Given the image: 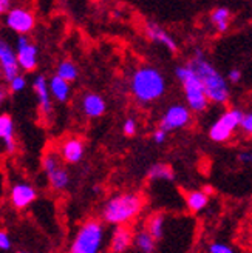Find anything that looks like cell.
<instances>
[{"mask_svg": "<svg viewBox=\"0 0 252 253\" xmlns=\"http://www.w3.org/2000/svg\"><path fill=\"white\" fill-rule=\"evenodd\" d=\"M146 207V198L136 192H121L110 196L101 210L102 224L119 227L132 225Z\"/></svg>", "mask_w": 252, "mask_h": 253, "instance_id": "obj_1", "label": "cell"}, {"mask_svg": "<svg viewBox=\"0 0 252 253\" xmlns=\"http://www.w3.org/2000/svg\"><path fill=\"white\" fill-rule=\"evenodd\" d=\"M192 67L195 74L198 76V79L204 88L206 97L209 100V104L215 105H224L229 102L231 97V86L226 81L224 76L213 67V63H210L204 53L201 49H195V53L192 59L187 62Z\"/></svg>", "mask_w": 252, "mask_h": 253, "instance_id": "obj_2", "label": "cell"}, {"mask_svg": "<svg viewBox=\"0 0 252 253\" xmlns=\"http://www.w3.org/2000/svg\"><path fill=\"white\" fill-rule=\"evenodd\" d=\"M167 82L156 67H138L130 76V93L140 104H153L166 94Z\"/></svg>", "mask_w": 252, "mask_h": 253, "instance_id": "obj_3", "label": "cell"}, {"mask_svg": "<svg viewBox=\"0 0 252 253\" xmlns=\"http://www.w3.org/2000/svg\"><path fill=\"white\" fill-rule=\"evenodd\" d=\"M105 246V224L98 218L85 219L74 233L68 253H102Z\"/></svg>", "mask_w": 252, "mask_h": 253, "instance_id": "obj_4", "label": "cell"}, {"mask_svg": "<svg viewBox=\"0 0 252 253\" xmlns=\"http://www.w3.org/2000/svg\"><path fill=\"white\" fill-rule=\"evenodd\" d=\"M175 76L181 84L184 99H186V107L192 113H204L210 104L206 97L204 88L201 85L198 76L195 74L192 67L189 63L180 65L175 70Z\"/></svg>", "mask_w": 252, "mask_h": 253, "instance_id": "obj_5", "label": "cell"}, {"mask_svg": "<svg viewBox=\"0 0 252 253\" xmlns=\"http://www.w3.org/2000/svg\"><path fill=\"white\" fill-rule=\"evenodd\" d=\"M243 111L240 108H229L223 111L220 118L209 126V139L217 144L229 142L240 125Z\"/></svg>", "mask_w": 252, "mask_h": 253, "instance_id": "obj_6", "label": "cell"}, {"mask_svg": "<svg viewBox=\"0 0 252 253\" xmlns=\"http://www.w3.org/2000/svg\"><path fill=\"white\" fill-rule=\"evenodd\" d=\"M42 167L47 174L48 184L56 192H62L70 185V173L64 162L57 156L56 150L47 151L44 159H42Z\"/></svg>", "mask_w": 252, "mask_h": 253, "instance_id": "obj_7", "label": "cell"}, {"mask_svg": "<svg viewBox=\"0 0 252 253\" xmlns=\"http://www.w3.org/2000/svg\"><path fill=\"white\" fill-rule=\"evenodd\" d=\"M6 27L19 34V37H28V34L36 27V14L25 6H11V9L3 16Z\"/></svg>", "mask_w": 252, "mask_h": 253, "instance_id": "obj_8", "label": "cell"}, {"mask_svg": "<svg viewBox=\"0 0 252 253\" xmlns=\"http://www.w3.org/2000/svg\"><path fill=\"white\" fill-rule=\"evenodd\" d=\"M192 121V111L186 107V104H172L162 115L158 128L164 130L167 134L170 131H176L186 128Z\"/></svg>", "mask_w": 252, "mask_h": 253, "instance_id": "obj_9", "label": "cell"}, {"mask_svg": "<svg viewBox=\"0 0 252 253\" xmlns=\"http://www.w3.org/2000/svg\"><path fill=\"white\" fill-rule=\"evenodd\" d=\"M14 51L20 71L31 73L37 68V63H39V49H37L36 43H33L28 37L23 36L19 37Z\"/></svg>", "mask_w": 252, "mask_h": 253, "instance_id": "obj_10", "label": "cell"}, {"mask_svg": "<svg viewBox=\"0 0 252 253\" xmlns=\"http://www.w3.org/2000/svg\"><path fill=\"white\" fill-rule=\"evenodd\" d=\"M57 156L65 164H79L85 156V141L79 136L65 137L56 150Z\"/></svg>", "mask_w": 252, "mask_h": 253, "instance_id": "obj_11", "label": "cell"}, {"mask_svg": "<svg viewBox=\"0 0 252 253\" xmlns=\"http://www.w3.org/2000/svg\"><path fill=\"white\" fill-rule=\"evenodd\" d=\"M8 196L12 207L17 210H23L30 207L37 199V190L30 182H16L14 185H11Z\"/></svg>", "mask_w": 252, "mask_h": 253, "instance_id": "obj_12", "label": "cell"}, {"mask_svg": "<svg viewBox=\"0 0 252 253\" xmlns=\"http://www.w3.org/2000/svg\"><path fill=\"white\" fill-rule=\"evenodd\" d=\"M144 33H146V37H147L149 41H152L156 45L164 46L167 51H170V53L178 51V43H176V41L166 31V28L161 27L159 23L152 22V20L146 22Z\"/></svg>", "mask_w": 252, "mask_h": 253, "instance_id": "obj_13", "label": "cell"}, {"mask_svg": "<svg viewBox=\"0 0 252 253\" xmlns=\"http://www.w3.org/2000/svg\"><path fill=\"white\" fill-rule=\"evenodd\" d=\"M20 73L17 59H16V51L6 41L0 39V74L3 76V79L9 82L14 76Z\"/></svg>", "mask_w": 252, "mask_h": 253, "instance_id": "obj_14", "label": "cell"}, {"mask_svg": "<svg viewBox=\"0 0 252 253\" xmlns=\"http://www.w3.org/2000/svg\"><path fill=\"white\" fill-rule=\"evenodd\" d=\"M133 227L132 225H119L113 227L110 235L108 250L110 253H125L133 246Z\"/></svg>", "mask_w": 252, "mask_h": 253, "instance_id": "obj_15", "label": "cell"}, {"mask_svg": "<svg viewBox=\"0 0 252 253\" xmlns=\"http://www.w3.org/2000/svg\"><path fill=\"white\" fill-rule=\"evenodd\" d=\"M0 144L3 153H14L16 151V125L8 113L0 115Z\"/></svg>", "mask_w": 252, "mask_h": 253, "instance_id": "obj_16", "label": "cell"}, {"mask_svg": "<svg viewBox=\"0 0 252 253\" xmlns=\"http://www.w3.org/2000/svg\"><path fill=\"white\" fill-rule=\"evenodd\" d=\"M33 91L37 97V104H39V110L42 111V115L48 116L53 113V99L50 96L48 90V79L44 74L36 76L33 81Z\"/></svg>", "mask_w": 252, "mask_h": 253, "instance_id": "obj_17", "label": "cell"}, {"mask_svg": "<svg viewBox=\"0 0 252 253\" xmlns=\"http://www.w3.org/2000/svg\"><path fill=\"white\" fill-rule=\"evenodd\" d=\"M81 108L87 118L98 119L101 116H104V113L107 110V102L98 93H85L81 100Z\"/></svg>", "mask_w": 252, "mask_h": 253, "instance_id": "obj_18", "label": "cell"}, {"mask_svg": "<svg viewBox=\"0 0 252 253\" xmlns=\"http://www.w3.org/2000/svg\"><path fill=\"white\" fill-rule=\"evenodd\" d=\"M48 90H50V96L51 99L57 100L60 104H65L71 97V84L62 81L57 76H51L48 79Z\"/></svg>", "mask_w": 252, "mask_h": 253, "instance_id": "obj_19", "label": "cell"}, {"mask_svg": "<svg viewBox=\"0 0 252 253\" xmlns=\"http://www.w3.org/2000/svg\"><path fill=\"white\" fill-rule=\"evenodd\" d=\"M164 222H166L164 213L156 211V213H152L146 219V224H144L143 229L152 236L155 241H158V239H161L162 235H164Z\"/></svg>", "mask_w": 252, "mask_h": 253, "instance_id": "obj_20", "label": "cell"}, {"mask_svg": "<svg viewBox=\"0 0 252 253\" xmlns=\"http://www.w3.org/2000/svg\"><path fill=\"white\" fill-rule=\"evenodd\" d=\"M186 206L192 213L203 211L209 206V196L203 192V190H189L184 195Z\"/></svg>", "mask_w": 252, "mask_h": 253, "instance_id": "obj_21", "label": "cell"}, {"mask_svg": "<svg viewBox=\"0 0 252 253\" xmlns=\"http://www.w3.org/2000/svg\"><path fill=\"white\" fill-rule=\"evenodd\" d=\"M212 25L215 27V30L218 33H226L229 30V25H231V19H232V14L229 8L226 6H217L210 11V16H209Z\"/></svg>", "mask_w": 252, "mask_h": 253, "instance_id": "obj_22", "label": "cell"}, {"mask_svg": "<svg viewBox=\"0 0 252 253\" xmlns=\"http://www.w3.org/2000/svg\"><path fill=\"white\" fill-rule=\"evenodd\" d=\"M149 181H173L175 171L166 162H156L147 170Z\"/></svg>", "mask_w": 252, "mask_h": 253, "instance_id": "obj_23", "label": "cell"}, {"mask_svg": "<svg viewBox=\"0 0 252 253\" xmlns=\"http://www.w3.org/2000/svg\"><path fill=\"white\" fill-rule=\"evenodd\" d=\"M133 246L140 250V253H153L156 249V241L144 229H141L133 233Z\"/></svg>", "mask_w": 252, "mask_h": 253, "instance_id": "obj_24", "label": "cell"}, {"mask_svg": "<svg viewBox=\"0 0 252 253\" xmlns=\"http://www.w3.org/2000/svg\"><path fill=\"white\" fill-rule=\"evenodd\" d=\"M56 76L60 78L62 81H65L68 84L74 82L78 79L79 76V70L76 67V63L71 62V60H60L57 63V68H56Z\"/></svg>", "mask_w": 252, "mask_h": 253, "instance_id": "obj_25", "label": "cell"}, {"mask_svg": "<svg viewBox=\"0 0 252 253\" xmlns=\"http://www.w3.org/2000/svg\"><path fill=\"white\" fill-rule=\"evenodd\" d=\"M25 86H27V78L19 73L17 76H14L9 82H8V91L9 93H20L25 90Z\"/></svg>", "mask_w": 252, "mask_h": 253, "instance_id": "obj_26", "label": "cell"}, {"mask_svg": "<svg viewBox=\"0 0 252 253\" xmlns=\"http://www.w3.org/2000/svg\"><path fill=\"white\" fill-rule=\"evenodd\" d=\"M238 130H240L246 137H249L252 134V113L251 111H243V116L240 119Z\"/></svg>", "mask_w": 252, "mask_h": 253, "instance_id": "obj_27", "label": "cell"}, {"mask_svg": "<svg viewBox=\"0 0 252 253\" xmlns=\"http://www.w3.org/2000/svg\"><path fill=\"white\" fill-rule=\"evenodd\" d=\"M122 133L125 136H129V137H132V136H135L138 133V122H136L135 118H127V119L124 121V124H122Z\"/></svg>", "mask_w": 252, "mask_h": 253, "instance_id": "obj_28", "label": "cell"}, {"mask_svg": "<svg viewBox=\"0 0 252 253\" xmlns=\"http://www.w3.org/2000/svg\"><path fill=\"white\" fill-rule=\"evenodd\" d=\"M207 250H209V253H235L231 246L224 244V243H218V241L209 244Z\"/></svg>", "mask_w": 252, "mask_h": 253, "instance_id": "obj_29", "label": "cell"}, {"mask_svg": "<svg viewBox=\"0 0 252 253\" xmlns=\"http://www.w3.org/2000/svg\"><path fill=\"white\" fill-rule=\"evenodd\" d=\"M226 81H228V84H238L242 81V71L238 68H232L228 71V74H226Z\"/></svg>", "mask_w": 252, "mask_h": 253, "instance_id": "obj_30", "label": "cell"}, {"mask_svg": "<svg viewBox=\"0 0 252 253\" xmlns=\"http://www.w3.org/2000/svg\"><path fill=\"white\" fill-rule=\"evenodd\" d=\"M11 247H12L11 236L5 230H0V250H9Z\"/></svg>", "mask_w": 252, "mask_h": 253, "instance_id": "obj_31", "label": "cell"}, {"mask_svg": "<svg viewBox=\"0 0 252 253\" xmlns=\"http://www.w3.org/2000/svg\"><path fill=\"white\" fill-rule=\"evenodd\" d=\"M152 139H153V142L161 145V144H164L166 142V139H167V133L164 130H161V128H156L152 134Z\"/></svg>", "mask_w": 252, "mask_h": 253, "instance_id": "obj_32", "label": "cell"}, {"mask_svg": "<svg viewBox=\"0 0 252 253\" xmlns=\"http://www.w3.org/2000/svg\"><path fill=\"white\" fill-rule=\"evenodd\" d=\"M251 161H252L251 150H245V151H240V153H238V162H242L243 166H246V164H251Z\"/></svg>", "mask_w": 252, "mask_h": 253, "instance_id": "obj_33", "label": "cell"}, {"mask_svg": "<svg viewBox=\"0 0 252 253\" xmlns=\"http://www.w3.org/2000/svg\"><path fill=\"white\" fill-rule=\"evenodd\" d=\"M11 2L9 0H0V16H5L6 12L11 9Z\"/></svg>", "mask_w": 252, "mask_h": 253, "instance_id": "obj_34", "label": "cell"}, {"mask_svg": "<svg viewBox=\"0 0 252 253\" xmlns=\"http://www.w3.org/2000/svg\"><path fill=\"white\" fill-rule=\"evenodd\" d=\"M5 97H6V90H3V88H0V105L3 104Z\"/></svg>", "mask_w": 252, "mask_h": 253, "instance_id": "obj_35", "label": "cell"}, {"mask_svg": "<svg viewBox=\"0 0 252 253\" xmlns=\"http://www.w3.org/2000/svg\"><path fill=\"white\" fill-rule=\"evenodd\" d=\"M16 253H30V252H25V250H19V252H16Z\"/></svg>", "mask_w": 252, "mask_h": 253, "instance_id": "obj_36", "label": "cell"}]
</instances>
